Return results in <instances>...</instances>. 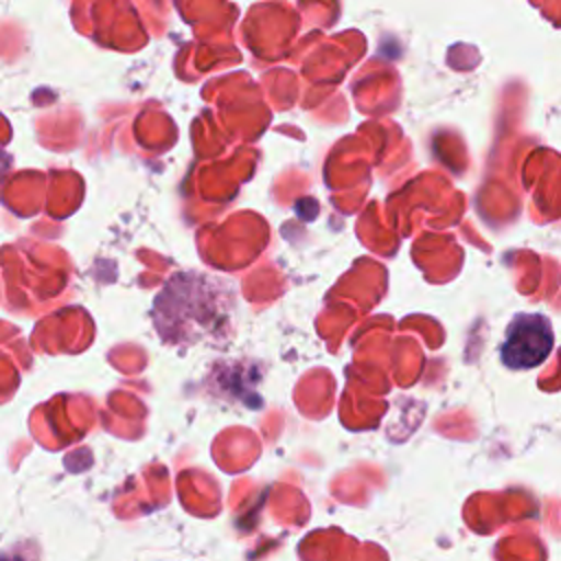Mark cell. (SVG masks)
Returning <instances> with one entry per match:
<instances>
[{
	"mask_svg": "<svg viewBox=\"0 0 561 561\" xmlns=\"http://www.w3.org/2000/svg\"><path fill=\"white\" fill-rule=\"evenodd\" d=\"M552 342L554 335L548 318L522 313L508 324L500 355L508 368H533L548 357Z\"/></svg>",
	"mask_w": 561,
	"mask_h": 561,
	"instance_id": "6da1fadb",
	"label": "cell"
}]
</instances>
